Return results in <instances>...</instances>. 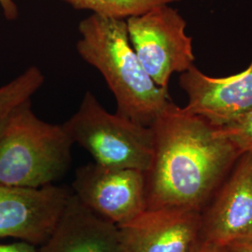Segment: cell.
Masks as SVG:
<instances>
[{"mask_svg":"<svg viewBox=\"0 0 252 252\" xmlns=\"http://www.w3.org/2000/svg\"><path fill=\"white\" fill-rule=\"evenodd\" d=\"M76 49L81 58L104 77L116 101L118 114L151 126L171 101L146 72L131 45L126 20L92 14L79 25Z\"/></svg>","mask_w":252,"mask_h":252,"instance_id":"cell-2","label":"cell"},{"mask_svg":"<svg viewBox=\"0 0 252 252\" xmlns=\"http://www.w3.org/2000/svg\"><path fill=\"white\" fill-rule=\"evenodd\" d=\"M252 234V152L240 154L203 216L202 239L225 247Z\"/></svg>","mask_w":252,"mask_h":252,"instance_id":"cell-9","label":"cell"},{"mask_svg":"<svg viewBox=\"0 0 252 252\" xmlns=\"http://www.w3.org/2000/svg\"><path fill=\"white\" fill-rule=\"evenodd\" d=\"M128 36L146 72L160 87L168 89L172 75L194 65L192 38L178 9L162 5L126 20Z\"/></svg>","mask_w":252,"mask_h":252,"instance_id":"cell-5","label":"cell"},{"mask_svg":"<svg viewBox=\"0 0 252 252\" xmlns=\"http://www.w3.org/2000/svg\"><path fill=\"white\" fill-rule=\"evenodd\" d=\"M0 252H37L36 246L26 241L18 243L0 244Z\"/></svg>","mask_w":252,"mask_h":252,"instance_id":"cell-16","label":"cell"},{"mask_svg":"<svg viewBox=\"0 0 252 252\" xmlns=\"http://www.w3.org/2000/svg\"><path fill=\"white\" fill-rule=\"evenodd\" d=\"M191 252H228V251L223 246L201 239L198 245Z\"/></svg>","mask_w":252,"mask_h":252,"instance_id":"cell-18","label":"cell"},{"mask_svg":"<svg viewBox=\"0 0 252 252\" xmlns=\"http://www.w3.org/2000/svg\"><path fill=\"white\" fill-rule=\"evenodd\" d=\"M150 127L153 155L145 172L147 208L201 210L241 153L217 126L172 100Z\"/></svg>","mask_w":252,"mask_h":252,"instance_id":"cell-1","label":"cell"},{"mask_svg":"<svg viewBox=\"0 0 252 252\" xmlns=\"http://www.w3.org/2000/svg\"><path fill=\"white\" fill-rule=\"evenodd\" d=\"M73 143L63 124L39 119L31 100L13 108L0 123V184L40 188L67 172Z\"/></svg>","mask_w":252,"mask_h":252,"instance_id":"cell-3","label":"cell"},{"mask_svg":"<svg viewBox=\"0 0 252 252\" xmlns=\"http://www.w3.org/2000/svg\"><path fill=\"white\" fill-rule=\"evenodd\" d=\"M70 193L54 184L40 188L0 184V238L41 245L52 233Z\"/></svg>","mask_w":252,"mask_h":252,"instance_id":"cell-8","label":"cell"},{"mask_svg":"<svg viewBox=\"0 0 252 252\" xmlns=\"http://www.w3.org/2000/svg\"><path fill=\"white\" fill-rule=\"evenodd\" d=\"M73 193L97 215L117 226L147 209L145 172L90 162L76 170Z\"/></svg>","mask_w":252,"mask_h":252,"instance_id":"cell-6","label":"cell"},{"mask_svg":"<svg viewBox=\"0 0 252 252\" xmlns=\"http://www.w3.org/2000/svg\"><path fill=\"white\" fill-rule=\"evenodd\" d=\"M74 9H87L108 18L127 20L162 5L181 0H61Z\"/></svg>","mask_w":252,"mask_h":252,"instance_id":"cell-12","label":"cell"},{"mask_svg":"<svg viewBox=\"0 0 252 252\" xmlns=\"http://www.w3.org/2000/svg\"><path fill=\"white\" fill-rule=\"evenodd\" d=\"M225 248L228 252H252V234L235 239Z\"/></svg>","mask_w":252,"mask_h":252,"instance_id":"cell-15","label":"cell"},{"mask_svg":"<svg viewBox=\"0 0 252 252\" xmlns=\"http://www.w3.org/2000/svg\"><path fill=\"white\" fill-rule=\"evenodd\" d=\"M74 144L94 162L111 168L149 170L153 155V131L117 112H108L87 91L78 110L63 124Z\"/></svg>","mask_w":252,"mask_h":252,"instance_id":"cell-4","label":"cell"},{"mask_svg":"<svg viewBox=\"0 0 252 252\" xmlns=\"http://www.w3.org/2000/svg\"><path fill=\"white\" fill-rule=\"evenodd\" d=\"M180 86L188 96L184 107L217 127L225 126L252 108V60L242 72L211 77L195 64L181 73Z\"/></svg>","mask_w":252,"mask_h":252,"instance_id":"cell-10","label":"cell"},{"mask_svg":"<svg viewBox=\"0 0 252 252\" xmlns=\"http://www.w3.org/2000/svg\"><path fill=\"white\" fill-rule=\"evenodd\" d=\"M45 81L43 72L36 66L27 67L15 79L0 87V123L20 104L31 100Z\"/></svg>","mask_w":252,"mask_h":252,"instance_id":"cell-13","label":"cell"},{"mask_svg":"<svg viewBox=\"0 0 252 252\" xmlns=\"http://www.w3.org/2000/svg\"><path fill=\"white\" fill-rule=\"evenodd\" d=\"M202 222L195 208H147L118 226L122 252H191L202 239Z\"/></svg>","mask_w":252,"mask_h":252,"instance_id":"cell-7","label":"cell"},{"mask_svg":"<svg viewBox=\"0 0 252 252\" xmlns=\"http://www.w3.org/2000/svg\"><path fill=\"white\" fill-rule=\"evenodd\" d=\"M218 131L241 154L252 152V108L225 126L218 127Z\"/></svg>","mask_w":252,"mask_h":252,"instance_id":"cell-14","label":"cell"},{"mask_svg":"<svg viewBox=\"0 0 252 252\" xmlns=\"http://www.w3.org/2000/svg\"><path fill=\"white\" fill-rule=\"evenodd\" d=\"M0 7L5 18L13 21L18 18L19 10L14 0H0Z\"/></svg>","mask_w":252,"mask_h":252,"instance_id":"cell-17","label":"cell"},{"mask_svg":"<svg viewBox=\"0 0 252 252\" xmlns=\"http://www.w3.org/2000/svg\"><path fill=\"white\" fill-rule=\"evenodd\" d=\"M37 252H122L119 227L70 193L52 233Z\"/></svg>","mask_w":252,"mask_h":252,"instance_id":"cell-11","label":"cell"}]
</instances>
